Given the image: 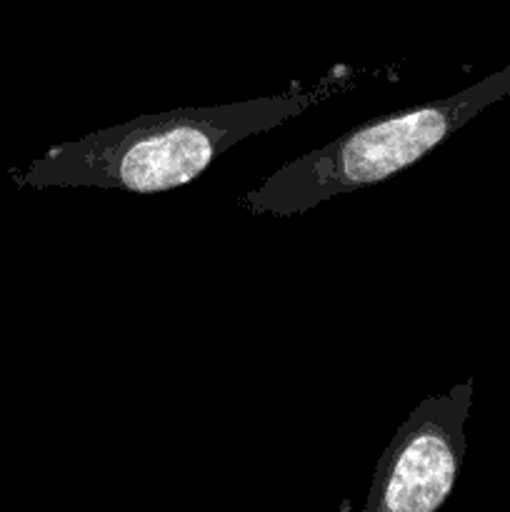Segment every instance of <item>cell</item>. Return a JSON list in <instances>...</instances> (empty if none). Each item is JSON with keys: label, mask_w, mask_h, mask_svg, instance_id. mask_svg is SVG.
<instances>
[{"label": "cell", "mask_w": 510, "mask_h": 512, "mask_svg": "<svg viewBox=\"0 0 510 512\" xmlns=\"http://www.w3.org/2000/svg\"><path fill=\"white\" fill-rule=\"evenodd\" d=\"M328 98H333V90H308L140 115L55 145L30 163L20 183L163 193L200 178L215 158L240 140L268 133Z\"/></svg>", "instance_id": "obj_1"}, {"label": "cell", "mask_w": 510, "mask_h": 512, "mask_svg": "<svg viewBox=\"0 0 510 512\" xmlns=\"http://www.w3.org/2000/svg\"><path fill=\"white\" fill-rule=\"evenodd\" d=\"M470 385L430 395L398 428L375 465L365 512H433L448 500L463 460Z\"/></svg>", "instance_id": "obj_3"}, {"label": "cell", "mask_w": 510, "mask_h": 512, "mask_svg": "<svg viewBox=\"0 0 510 512\" xmlns=\"http://www.w3.org/2000/svg\"><path fill=\"white\" fill-rule=\"evenodd\" d=\"M508 88L510 73H505L450 98L365 120L333 143L285 163L258 188L245 193L240 205L255 215L288 218L308 213L335 195L383 183L415 160L425 158Z\"/></svg>", "instance_id": "obj_2"}]
</instances>
